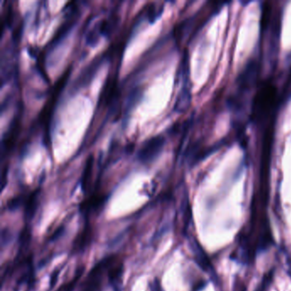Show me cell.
Returning a JSON list of instances; mask_svg holds the SVG:
<instances>
[{
    "mask_svg": "<svg viewBox=\"0 0 291 291\" xmlns=\"http://www.w3.org/2000/svg\"><path fill=\"white\" fill-rule=\"evenodd\" d=\"M115 257V254H110L96 262L81 283L80 291H101L103 282L105 277L108 278L109 270Z\"/></svg>",
    "mask_w": 291,
    "mask_h": 291,
    "instance_id": "obj_1",
    "label": "cell"
},
{
    "mask_svg": "<svg viewBox=\"0 0 291 291\" xmlns=\"http://www.w3.org/2000/svg\"><path fill=\"white\" fill-rule=\"evenodd\" d=\"M71 70H72L71 67L68 68L67 70H65L63 74L61 75V77L57 80L55 86H54L53 90L51 91V96L49 98L46 105L41 110L40 115V123L42 124V126H45L46 131H47V129L49 130V125L51 122L54 107H55L59 95L61 93V91H62V89L66 85L68 79L70 77Z\"/></svg>",
    "mask_w": 291,
    "mask_h": 291,
    "instance_id": "obj_2",
    "label": "cell"
},
{
    "mask_svg": "<svg viewBox=\"0 0 291 291\" xmlns=\"http://www.w3.org/2000/svg\"><path fill=\"white\" fill-rule=\"evenodd\" d=\"M165 139L161 136H155L148 139L138 153V158L142 163H150L160 155Z\"/></svg>",
    "mask_w": 291,
    "mask_h": 291,
    "instance_id": "obj_3",
    "label": "cell"
},
{
    "mask_svg": "<svg viewBox=\"0 0 291 291\" xmlns=\"http://www.w3.org/2000/svg\"><path fill=\"white\" fill-rule=\"evenodd\" d=\"M107 200L108 195L105 193L94 190L93 192L89 194L88 197L80 203V213L84 216L88 217L91 214L101 211Z\"/></svg>",
    "mask_w": 291,
    "mask_h": 291,
    "instance_id": "obj_4",
    "label": "cell"
},
{
    "mask_svg": "<svg viewBox=\"0 0 291 291\" xmlns=\"http://www.w3.org/2000/svg\"><path fill=\"white\" fill-rule=\"evenodd\" d=\"M94 238V229L89 222L83 227L80 233L73 241L72 251L74 254H79L84 252L89 246L91 245Z\"/></svg>",
    "mask_w": 291,
    "mask_h": 291,
    "instance_id": "obj_5",
    "label": "cell"
},
{
    "mask_svg": "<svg viewBox=\"0 0 291 291\" xmlns=\"http://www.w3.org/2000/svg\"><path fill=\"white\" fill-rule=\"evenodd\" d=\"M79 16H80V11H78L77 6L75 8V6H74V9L71 11V13L68 16L67 20L62 22L61 26L57 28L49 45L51 46H55V45L58 43L61 39H63L65 37V35L70 32L73 26L76 23L78 18H79Z\"/></svg>",
    "mask_w": 291,
    "mask_h": 291,
    "instance_id": "obj_6",
    "label": "cell"
},
{
    "mask_svg": "<svg viewBox=\"0 0 291 291\" xmlns=\"http://www.w3.org/2000/svg\"><path fill=\"white\" fill-rule=\"evenodd\" d=\"M20 117L15 118L13 122L11 123V126L9 127L8 131L6 132V134L4 136L3 143H2V156L8 155L13 149L14 145L16 144V139L18 138L19 133H20Z\"/></svg>",
    "mask_w": 291,
    "mask_h": 291,
    "instance_id": "obj_7",
    "label": "cell"
},
{
    "mask_svg": "<svg viewBox=\"0 0 291 291\" xmlns=\"http://www.w3.org/2000/svg\"><path fill=\"white\" fill-rule=\"evenodd\" d=\"M102 59L100 57H96L91 61V63L86 68V70L83 71L82 74L78 77L76 81H75V85L73 86V89H80L83 86H86L88 82H90L94 75L96 74V70H99V66L101 65Z\"/></svg>",
    "mask_w": 291,
    "mask_h": 291,
    "instance_id": "obj_8",
    "label": "cell"
},
{
    "mask_svg": "<svg viewBox=\"0 0 291 291\" xmlns=\"http://www.w3.org/2000/svg\"><path fill=\"white\" fill-rule=\"evenodd\" d=\"M39 197H40V190H33L25 196L24 208L25 218L27 221H29L34 218L39 205Z\"/></svg>",
    "mask_w": 291,
    "mask_h": 291,
    "instance_id": "obj_9",
    "label": "cell"
},
{
    "mask_svg": "<svg viewBox=\"0 0 291 291\" xmlns=\"http://www.w3.org/2000/svg\"><path fill=\"white\" fill-rule=\"evenodd\" d=\"M93 164V155H90L86 160V166H85V169L83 171L82 178H81V188H82L84 193H86V194L90 190V187H91Z\"/></svg>",
    "mask_w": 291,
    "mask_h": 291,
    "instance_id": "obj_10",
    "label": "cell"
},
{
    "mask_svg": "<svg viewBox=\"0 0 291 291\" xmlns=\"http://www.w3.org/2000/svg\"><path fill=\"white\" fill-rule=\"evenodd\" d=\"M86 267L84 265H81L80 267H78L76 272H75V276L73 277L70 281H68L66 283H63L62 285L60 286L56 291H74L75 286L77 284L78 281L80 280L81 276L85 272Z\"/></svg>",
    "mask_w": 291,
    "mask_h": 291,
    "instance_id": "obj_11",
    "label": "cell"
},
{
    "mask_svg": "<svg viewBox=\"0 0 291 291\" xmlns=\"http://www.w3.org/2000/svg\"><path fill=\"white\" fill-rule=\"evenodd\" d=\"M156 4H150V7L146 9V14H147L148 18L150 22H153L156 20L158 16L161 13V9L159 10V7L155 6Z\"/></svg>",
    "mask_w": 291,
    "mask_h": 291,
    "instance_id": "obj_12",
    "label": "cell"
}]
</instances>
